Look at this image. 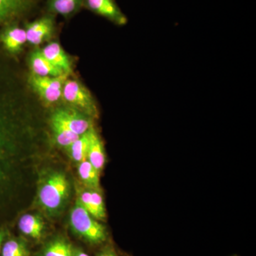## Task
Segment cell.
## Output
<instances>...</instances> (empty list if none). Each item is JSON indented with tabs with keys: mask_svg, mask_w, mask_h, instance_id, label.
<instances>
[{
	"mask_svg": "<svg viewBox=\"0 0 256 256\" xmlns=\"http://www.w3.org/2000/svg\"><path fill=\"white\" fill-rule=\"evenodd\" d=\"M54 26L53 18L48 16H43L28 24L25 28L26 41L35 46L41 44L47 38L52 36Z\"/></svg>",
	"mask_w": 256,
	"mask_h": 256,
	"instance_id": "11",
	"label": "cell"
},
{
	"mask_svg": "<svg viewBox=\"0 0 256 256\" xmlns=\"http://www.w3.org/2000/svg\"><path fill=\"white\" fill-rule=\"evenodd\" d=\"M70 225L74 233L90 244L98 245L107 240L105 226L94 218L78 201L70 212Z\"/></svg>",
	"mask_w": 256,
	"mask_h": 256,
	"instance_id": "3",
	"label": "cell"
},
{
	"mask_svg": "<svg viewBox=\"0 0 256 256\" xmlns=\"http://www.w3.org/2000/svg\"><path fill=\"white\" fill-rule=\"evenodd\" d=\"M50 122L56 142L58 146L67 148L80 138V136L72 132L58 122L53 120H50Z\"/></svg>",
	"mask_w": 256,
	"mask_h": 256,
	"instance_id": "21",
	"label": "cell"
},
{
	"mask_svg": "<svg viewBox=\"0 0 256 256\" xmlns=\"http://www.w3.org/2000/svg\"><path fill=\"white\" fill-rule=\"evenodd\" d=\"M10 236L9 230L6 226L0 227V252H1L2 247L3 244L5 242L8 237Z\"/></svg>",
	"mask_w": 256,
	"mask_h": 256,
	"instance_id": "23",
	"label": "cell"
},
{
	"mask_svg": "<svg viewBox=\"0 0 256 256\" xmlns=\"http://www.w3.org/2000/svg\"><path fill=\"white\" fill-rule=\"evenodd\" d=\"M34 0H0V26L14 22L33 8Z\"/></svg>",
	"mask_w": 256,
	"mask_h": 256,
	"instance_id": "9",
	"label": "cell"
},
{
	"mask_svg": "<svg viewBox=\"0 0 256 256\" xmlns=\"http://www.w3.org/2000/svg\"><path fill=\"white\" fill-rule=\"evenodd\" d=\"M74 248L64 236L56 237L50 240L42 250L41 256H73Z\"/></svg>",
	"mask_w": 256,
	"mask_h": 256,
	"instance_id": "16",
	"label": "cell"
},
{
	"mask_svg": "<svg viewBox=\"0 0 256 256\" xmlns=\"http://www.w3.org/2000/svg\"><path fill=\"white\" fill-rule=\"evenodd\" d=\"M73 256H89L80 248H74Z\"/></svg>",
	"mask_w": 256,
	"mask_h": 256,
	"instance_id": "24",
	"label": "cell"
},
{
	"mask_svg": "<svg viewBox=\"0 0 256 256\" xmlns=\"http://www.w3.org/2000/svg\"><path fill=\"white\" fill-rule=\"evenodd\" d=\"M42 54L50 63L53 64L64 74H69L72 72V64L68 56L65 53L60 44L52 42L41 50Z\"/></svg>",
	"mask_w": 256,
	"mask_h": 256,
	"instance_id": "13",
	"label": "cell"
},
{
	"mask_svg": "<svg viewBox=\"0 0 256 256\" xmlns=\"http://www.w3.org/2000/svg\"><path fill=\"white\" fill-rule=\"evenodd\" d=\"M62 96L66 101L90 118H97V106L88 90L80 82L67 78L64 84Z\"/></svg>",
	"mask_w": 256,
	"mask_h": 256,
	"instance_id": "4",
	"label": "cell"
},
{
	"mask_svg": "<svg viewBox=\"0 0 256 256\" xmlns=\"http://www.w3.org/2000/svg\"><path fill=\"white\" fill-rule=\"evenodd\" d=\"M78 173L85 188L100 190V173L87 160L78 163Z\"/></svg>",
	"mask_w": 256,
	"mask_h": 256,
	"instance_id": "17",
	"label": "cell"
},
{
	"mask_svg": "<svg viewBox=\"0 0 256 256\" xmlns=\"http://www.w3.org/2000/svg\"><path fill=\"white\" fill-rule=\"evenodd\" d=\"M30 250L22 239L11 237L5 240L0 252V256H28Z\"/></svg>",
	"mask_w": 256,
	"mask_h": 256,
	"instance_id": "19",
	"label": "cell"
},
{
	"mask_svg": "<svg viewBox=\"0 0 256 256\" xmlns=\"http://www.w3.org/2000/svg\"><path fill=\"white\" fill-rule=\"evenodd\" d=\"M97 256H118L114 248L111 246H106L98 254Z\"/></svg>",
	"mask_w": 256,
	"mask_h": 256,
	"instance_id": "22",
	"label": "cell"
},
{
	"mask_svg": "<svg viewBox=\"0 0 256 256\" xmlns=\"http://www.w3.org/2000/svg\"><path fill=\"white\" fill-rule=\"evenodd\" d=\"M90 130V129H89ZM80 136L77 140L68 148H66L68 152L70 159L75 162L80 163L87 160L88 150L90 142V131Z\"/></svg>",
	"mask_w": 256,
	"mask_h": 256,
	"instance_id": "18",
	"label": "cell"
},
{
	"mask_svg": "<svg viewBox=\"0 0 256 256\" xmlns=\"http://www.w3.org/2000/svg\"><path fill=\"white\" fill-rule=\"evenodd\" d=\"M23 118L8 68L0 62V227L12 212L23 162Z\"/></svg>",
	"mask_w": 256,
	"mask_h": 256,
	"instance_id": "1",
	"label": "cell"
},
{
	"mask_svg": "<svg viewBox=\"0 0 256 256\" xmlns=\"http://www.w3.org/2000/svg\"><path fill=\"white\" fill-rule=\"evenodd\" d=\"M70 181L63 172L52 171L40 182L38 202L47 214H60L66 206L70 195Z\"/></svg>",
	"mask_w": 256,
	"mask_h": 256,
	"instance_id": "2",
	"label": "cell"
},
{
	"mask_svg": "<svg viewBox=\"0 0 256 256\" xmlns=\"http://www.w3.org/2000/svg\"><path fill=\"white\" fill-rule=\"evenodd\" d=\"M90 142L88 150L87 160L99 173L106 164V153L104 143L94 126L90 128Z\"/></svg>",
	"mask_w": 256,
	"mask_h": 256,
	"instance_id": "12",
	"label": "cell"
},
{
	"mask_svg": "<svg viewBox=\"0 0 256 256\" xmlns=\"http://www.w3.org/2000/svg\"><path fill=\"white\" fill-rule=\"evenodd\" d=\"M50 120L58 122L80 136L87 132L92 126L90 117L74 108L58 109Z\"/></svg>",
	"mask_w": 256,
	"mask_h": 256,
	"instance_id": "6",
	"label": "cell"
},
{
	"mask_svg": "<svg viewBox=\"0 0 256 256\" xmlns=\"http://www.w3.org/2000/svg\"><path fill=\"white\" fill-rule=\"evenodd\" d=\"M18 227L22 233L34 239L41 238L45 228L44 220L35 214L23 215L18 220Z\"/></svg>",
	"mask_w": 256,
	"mask_h": 256,
	"instance_id": "15",
	"label": "cell"
},
{
	"mask_svg": "<svg viewBox=\"0 0 256 256\" xmlns=\"http://www.w3.org/2000/svg\"><path fill=\"white\" fill-rule=\"evenodd\" d=\"M30 66L34 75L37 76H60L64 72L56 68L42 54L41 50L32 54Z\"/></svg>",
	"mask_w": 256,
	"mask_h": 256,
	"instance_id": "14",
	"label": "cell"
},
{
	"mask_svg": "<svg viewBox=\"0 0 256 256\" xmlns=\"http://www.w3.org/2000/svg\"></svg>",
	"mask_w": 256,
	"mask_h": 256,
	"instance_id": "25",
	"label": "cell"
},
{
	"mask_svg": "<svg viewBox=\"0 0 256 256\" xmlns=\"http://www.w3.org/2000/svg\"><path fill=\"white\" fill-rule=\"evenodd\" d=\"M89 10L118 25H124L128 18L114 0H84Z\"/></svg>",
	"mask_w": 256,
	"mask_h": 256,
	"instance_id": "8",
	"label": "cell"
},
{
	"mask_svg": "<svg viewBox=\"0 0 256 256\" xmlns=\"http://www.w3.org/2000/svg\"><path fill=\"white\" fill-rule=\"evenodd\" d=\"M26 42L25 28H20L13 22L3 26V30L0 32V42L6 52L18 53Z\"/></svg>",
	"mask_w": 256,
	"mask_h": 256,
	"instance_id": "10",
	"label": "cell"
},
{
	"mask_svg": "<svg viewBox=\"0 0 256 256\" xmlns=\"http://www.w3.org/2000/svg\"><path fill=\"white\" fill-rule=\"evenodd\" d=\"M82 3L84 0H50L48 8L55 14L68 16L75 13Z\"/></svg>",
	"mask_w": 256,
	"mask_h": 256,
	"instance_id": "20",
	"label": "cell"
},
{
	"mask_svg": "<svg viewBox=\"0 0 256 256\" xmlns=\"http://www.w3.org/2000/svg\"><path fill=\"white\" fill-rule=\"evenodd\" d=\"M77 201L96 220H106L105 203L100 190H92L85 186L78 188Z\"/></svg>",
	"mask_w": 256,
	"mask_h": 256,
	"instance_id": "7",
	"label": "cell"
},
{
	"mask_svg": "<svg viewBox=\"0 0 256 256\" xmlns=\"http://www.w3.org/2000/svg\"><path fill=\"white\" fill-rule=\"evenodd\" d=\"M68 74H64L60 76H32L30 84L35 92L46 104H54L62 96L63 87Z\"/></svg>",
	"mask_w": 256,
	"mask_h": 256,
	"instance_id": "5",
	"label": "cell"
}]
</instances>
